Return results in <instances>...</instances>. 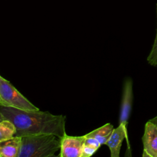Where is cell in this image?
<instances>
[{
  "instance_id": "5",
  "label": "cell",
  "mask_w": 157,
  "mask_h": 157,
  "mask_svg": "<svg viewBox=\"0 0 157 157\" xmlns=\"http://www.w3.org/2000/svg\"><path fill=\"white\" fill-rule=\"evenodd\" d=\"M85 136H71L66 134L61 139L60 157H82Z\"/></svg>"
},
{
  "instance_id": "12",
  "label": "cell",
  "mask_w": 157,
  "mask_h": 157,
  "mask_svg": "<svg viewBox=\"0 0 157 157\" xmlns=\"http://www.w3.org/2000/svg\"><path fill=\"white\" fill-rule=\"evenodd\" d=\"M156 16H157V6H156ZM148 63L153 66H157V29L156 37L151 50L147 57Z\"/></svg>"
},
{
  "instance_id": "3",
  "label": "cell",
  "mask_w": 157,
  "mask_h": 157,
  "mask_svg": "<svg viewBox=\"0 0 157 157\" xmlns=\"http://www.w3.org/2000/svg\"><path fill=\"white\" fill-rule=\"evenodd\" d=\"M0 105L26 110H40L2 76H0Z\"/></svg>"
},
{
  "instance_id": "7",
  "label": "cell",
  "mask_w": 157,
  "mask_h": 157,
  "mask_svg": "<svg viewBox=\"0 0 157 157\" xmlns=\"http://www.w3.org/2000/svg\"><path fill=\"white\" fill-rule=\"evenodd\" d=\"M124 139H126L127 144V150L126 156H131V150L129 137L127 136L123 126L119 124L117 128H114L110 137L105 144V145H107L110 149L111 157L120 156L121 144Z\"/></svg>"
},
{
  "instance_id": "9",
  "label": "cell",
  "mask_w": 157,
  "mask_h": 157,
  "mask_svg": "<svg viewBox=\"0 0 157 157\" xmlns=\"http://www.w3.org/2000/svg\"><path fill=\"white\" fill-rule=\"evenodd\" d=\"M113 129V126L111 123H107L104 125L88 132L85 136L86 137H92L96 139L99 142L101 145L104 144L105 145Z\"/></svg>"
},
{
  "instance_id": "8",
  "label": "cell",
  "mask_w": 157,
  "mask_h": 157,
  "mask_svg": "<svg viewBox=\"0 0 157 157\" xmlns=\"http://www.w3.org/2000/svg\"><path fill=\"white\" fill-rule=\"evenodd\" d=\"M21 144V137H14L0 142L1 157H18Z\"/></svg>"
},
{
  "instance_id": "1",
  "label": "cell",
  "mask_w": 157,
  "mask_h": 157,
  "mask_svg": "<svg viewBox=\"0 0 157 157\" xmlns=\"http://www.w3.org/2000/svg\"><path fill=\"white\" fill-rule=\"evenodd\" d=\"M9 120L17 128L15 136L54 134L62 139L66 134V116L49 112L26 110L0 105V120Z\"/></svg>"
},
{
  "instance_id": "13",
  "label": "cell",
  "mask_w": 157,
  "mask_h": 157,
  "mask_svg": "<svg viewBox=\"0 0 157 157\" xmlns=\"http://www.w3.org/2000/svg\"><path fill=\"white\" fill-rule=\"evenodd\" d=\"M150 120V121L153 122V123L157 124V116H156L155 117H154V118H151V119H150V120Z\"/></svg>"
},
{
  "instance_id": "2",
  "label": "cell",
  "mask_w": 157,
  "mask_h": 157,
  "mask_svg": "<svg viewBox=\"0 0 157 157\" xmlns=\"http://www.w3.org/2000/svg\"><path fill=\"white\" fill-rule=\"evenodd\" d=\"M61 139L50 134L21 137L18 157H53L61 149Z\"/></svg>"
},
{
  "instance_id": "6",
  "label": "cell",
  "mask_w": 157,
  "mask_h": 157,
  "mask_svg": "<svg viewBox=\"0 0 157 157\" xmlns=\"http://www.w3.org/2000/svg\"><path fill=\"white\" fill-rule=\"evenodd\" d=\"M143 157H157V124L150 120L145 125L142 137Z\"/></svg>"
},
{
  "instance_id": "4",
  "label": "cell",
  "mask_w": 157,
  "mask_h": 157,
  "mask_svg": "<svg viewBox=\"0 0 157 157\" xmlns=\"http://www.w3.org/2000/svg\"><path fill=\"white\" fill-rule=\"evenodd\" d=\"M133 99L132 91V81L130 78H127L123 85V93L120 106V123L121 124L128 136V120L131 114Z\"/></svg>"
},
{
  "instance_id": "10",
  "label": "cell",
  "mask_w": 157,
  "mask_h": 157,
  "mask_svg": "<svg viewBox=\"0 0 157 157\" xmlns=\"http://www.w3.org/2000/svg\"><path fill=\"white\" fill-rule=\"evenodd\" d=\"M17 128L14 123L9 120H0V142L15 136Z\"/></svg>"
},
{
  "instance_id": "11",
  "label": "cell",
  "mask_w": 157,
  "mask_h": 157,
  "mask_svg": "<svg viewBox=\"0 0 157 157\" xmlns=\"http://www.w3.org/2000/svg\"><path fill=\"white\" fill-rule=\"evenodd\" d=\"M101 144L96 139L85 137L82 150V157H90L93 155L101 147Z\"/></svg>"
}]
</instances>
